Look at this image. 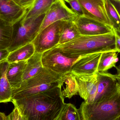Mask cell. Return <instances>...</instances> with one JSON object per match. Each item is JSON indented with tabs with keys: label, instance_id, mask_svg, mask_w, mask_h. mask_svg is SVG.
<instances>
[{
	"label": "cell",
	"instance_id": "cell-33",
	"mask_svg": "<svg viewBox=\"0 0 120 120\" xmlns=\"http://www.w3.org/2000/svg\"><path fill=\"white\" fill-rule=\"evenodd\" d=\"M64 0L65 1V2H67V3H68V2L69 1L71 0Z\"/></svg>",
	"mask_w": 120,
	"mask_h": 120
},
{
	"label": "cell",
	"instance_id": "cell-5",
	"mask_svg": "<svg viewBox=\"0 0 120 120\" xmlns=\"http://www.w3.org/2000/svg\"><path fill=\"white\" fill-rule=\"evenodd\" d=\"M46 14L27 19H22L13 25V41L10 52L32 43L39 33Z\"/></svg>",
	"mask_w": 120,
	"mask_h": 120
},
{
	"label": "cell",
	"instance_id": "cell-13",
	"mask_svg": "<svg viewBox=\"0 0 120 120\" xmlns=\"http://www.w3.org/2000/svg\"><path fill=\"white\" fill-rule=\"evenodd\" d=\"M27 11L12 0H0V19L12 25L21 20Z\"/></svg>",
	"mask_w": 120,
	"mask_h": 120
},
{
	"label": "cell",
	"instance_id": "cell-29",
	"mask_svg": "<svg viewBox=\"0 0 120 120\" xmlns=\"http://www.w3.org/2000/svg\"><path fill=\"white\" fill-rule=\"evenodd\" d=\"M10 53L8 49H0V62L7 60Z\"/></svg>",
	"mask_w": 120,
	"mask_h": 120
},
{
	"label": "cell",
	"instance_id": "cell-6",
	"mask_svg": "<svg viewBox=\"0 0 120 120\" xmlns=\"http://www.w3.org/2000/svg\"><path fill=\"white\" fill-rule=\"evenodd\" d=\"M78 58L67 57L59 48L55 47L42 53V62L44 68L65 75L71 72L73 65Z\"/></svg>",
	"mask_w": 120,
	"mask_h": 120
},
{
	"label": "cell",
	"instance_id": "cell-16",
	"mask_svg": "<svg viewBox=\"0 0 120 120\" xmlns=\"http://www.w3.org/2000/svg\"><path fill=\"white\" fill-rule=\"evenodd\" d=\"M10 63L7 60L0 62V102H11L12 90L7 78L6 73Z\"/></svg>",
	"mask_w": 120,
	"mask_h": 120
},
{
	"label": "cell",
	"instance_id": "cell-3",
	"mask_svg": "<svg viewBox=\"0 0 120 120\" xmlns=\"http://www.w3.org/2000/svg\"><path fill=\"white\" fill-rule=\"evenodd\" d=\"M64 81L65 75L43 68L35 76L23 81L19 88L12 90V100L62 87Z\"/></svg>",
	"mask_w": 120,
	"mask_h": 120
},
{
	"label": "cell",
	"instance_id": "cell-17",
	"mask_svg": "<svg viewBox=\"0 0 120 120\" xmlns=\"http://www.w3.org/2000/svg\"><path fill=\"white\" fill-rule=\"evenodd\" d=\"M81 35L74 21L62 20L61 25V36L58 45L69 43Z\"/></svg>",
	"mask_w": 120,
	"mask_h": 120
},
{
	"label": "cell",
	"instance_id": "cell-11",
	"mask_svg": "<svg viewBox=\"0 0 120 120\" xmlns=\"http://www.w3.org/2000/svg\"><path fill=\"white\" fill-rule=\"evenodd\" d=\"M85 9L87 17L113 27V24L107 13L105 0H78Z\"/></svg>",
	"mask_w": 120,
	"mask_h": 120
},
{
	"label": "cell",
	"instance_id": "cell-27",
	"mask_svg": "<svg viewBox=\"0 0 120 120\" xmlns=\"http://www.w3.org/2000/svg\"><path fill=\"white\" fill-rule=\"evenodd\" d=\"M16 4L26 10L30 9L36 0H12Z\"/></svg>",
	"mask_w": 120,
	"mask_h": 120
},
{
	"label": "cell",
	"instance_id": "cell-19",
	"mask_svg": "<svg viewBox=\"0 0 120 120\" xmlns=\"http://www.w3.org/2000/svg\"><path fill=\"white\" fill-rule=\"evenodd\" d=\"M35 52V47L32 42L10 52L7 60L10 63L27 60Z\"/></svg>",
	"mask_w": 120,
	"mask_h": 120
},
{
	"label": "cell",
	"instance_id": "cell-8",
	"mask_svg": "<svg viewBox=\"0 0 120 120\" xmlns=\"http://www.w3.org/2000/svg\"><path fill=\"white\" fill-rule=\"evenodd\" d=\"M79 17L64 0H57L46 13L39 33L54 22L61 20L74 21Z\"/></svg>",
	"mask_w": 120,
	"mask_h": 120
},
{
	"label": "cell",
	"instance_id": "cell-22",
	"mask_svg": "<svg viewBox=\"0 0 120 120\" xmlns=\"http://www.w3.org/2000/svg\"><path fill=\"white\" fill-rule=\"evenodd\" d=\"M118 52L111 51L102 53L98 68L99 73H108L109 69L113 67L116 68V64L118 61Z\"/></svg>",
	"mask_w": 120,
	"mask_h": 120
},
{
	"label": "cell",
	"instance_id": "cell-24",
	"mask_svg": "<svg viewBox=\"0 0 120 120\" xmlns=\"http://www.w3.org/2000/svg\"><path fill=\"white\" fill-rule=\"evenodd\" d=\"M58 120H82L79 109L73 104H66Z\"/></svg>",
	"mask_w": 120,
	"mask_h": 120
},
{
	"label": "cell",
	"instance_id": "cell-4",
	"mask_svg": "<svg viewBox=\"0 0 120 120\" xmlns=\"http://www.w3.org/2000/svg\"><path fill=\"white\" fill-rule=\"evenodd\" d=\"M79 110L82 120H116L120 116V90L104 101L92 104L83 101Z\"/></svg>",
	"mask_w": 120,
	"mask_h": 120
},
{
	"label": "cell",
	"instance_id": "cell-26",
	"mask_svg": "<svg viewBox=\"0 0 120 120\" xmlns=\"http://www.w3.org/2000/svg\"><path fill=\"white\" fill-rule=\"evenodd\" d=\"M68 3L70 4L71 8L79 16H85V9L78 0H71Z\"/></svg>",
	"mask_w": 120,
	"mask_h": 120
},
{
	"label": "cell",
	"instance_id": "cell-28",
	"mask_svg": "<svg viewBox=\"0 0 120 120\" xmlns=\"http://www.w3.org/2000/svg\"><path fill=\"white\" fill-rule=\"evenodd\" d=\"M115 37L116 47L118 52L120 53V31L113 29Z\"/></svg>",
	"mask_w": 120,
	"mask_h": 120
},
{
	"label": "cell",
	"instance_id": "cell-23",
	"mask_svg": "<svg viewBox=\"0 0 120 120\" xmlns=\"http://www.w3.org/2000/svg\"><path fill=\"white\" fill-rule=\"evenodd\" d=\"M64 82L66 85V87L62 91L63 97L71 98L78 93V85L74 75L71 72L65 75Z\"/></svg>",
	"mask_w": 120,
	"mask_h": 120
},
{
	"label": "cell",
	"instance_id": "cell-25",
	"mask_svg": "<svg viewBox=\"0 0 120 120\" xmlns=\"http://www.w3.org/2000/svg\"><path fill=\"white\" fill-rule=\"evenodd\" d=\"M105 6L108 17L113 24V29L120 31V15L110 0H105Z\"/></svg>",
	"mask_w": 120,
	"mask_h": 120
},
{
	"label": "cell",
	"instance_id": "cell-21",
	"mask_svg": "<svg viewBox=\"0 0 120 120\" xmlns=\"http://www.w3.org/2000/svg\"><path fill=\"white\" fill-rule=\"evenodd\" d=\"M13 25L0 19V49H8L12 45Z\"/></svg>",
	"mask_w": 120,
	"mask_h": 120
},
{
	"label": "cell",
	"instance_id": "cell-35",
	"mask_svg": "<svg viewBox=\"0 0 120 120\" xmlns=\"http://www.w3.org/2000/svg\"><path fill=\"white\" fill-rule=\"evenodd\" d=\"M26 120H27V119H26Z\"/></svg>",
	"mask_w": 120,
	"mask_h": 120
},
{
	"label": "cell",
	"instance_id": "cell-32",
	"mask_svg": "<svg viewBox=\"0 0 120 120\" xmlns=\"http://www.w3.org/2000/svg\"><path fill=\"white\" fill-rule=\"evenodd\" d=\"M9 120H13V113L12 111L8 115Z\"/></svg>",
	"mask_w": 120,
	"mask_h": 120
},
{
	"label": "cell",
	"instance_id": "cell-34",
	"mask_svg": "<svg viewBox=\"0 0 120 120\" xmlns=\"http://www.w3.org/2000/svg\"><path fill=\"white\" fill-rule=\"evenodd\" d=\"M116 120H120V116Z\"/></svg>",
	"mask_w": 120,
	"mask_h": 120
},
{
	"label": "cell",
	"instance_id": "cell-12",
	"mask_svg": "<svg viewBox=\"0 0 120 120\" xmlns=\"http://www.w3.org/2000/svg\"><path fill=\"white\" fill-rule=\"evenodd\" d=\"M102 52L80 57L72 66L71 72L75 75H92L96 74Z\"/></svg>",
	"mask_w": 120,
	"mask_h": 120
},
{
	"label": "cell",
	"instance_id": "cell-7",
	"mask_svg": "<svg viewBox=\"0 0 120 120\" xmlns=\"http://www.w3.org/2000/svg\"><path fill=\"white\" fill-rule=\"evenodd\" d=\"M62 20L54 22L39 32L32 43L35 52L42 53L57 46L61 36V25Z\"/></svg>",
	"mask_w": 120,
	"mask_h": 120
},
{
	"label": "cell",
	"instance_id": "cell-15",
	"mask_svg": "<svg viewBox=\"0 0 120 120\" xmlns=\"http://www.w3.org/2000/svg\"><path fill=\"white\" fill-rule=\"evenodd\" d=\"M74 75L78 85V94L86 101L98 81V73L92 75Z\"/></svg>",
	"mask_w": 120,
	"mask_h": 120
},
{
	"label": "cell",
	"instance_id": "cell-18",
	"mask_svg": "<svg viewBox=\"0 0 120 120\" xmlns=\"http://www.w3.org/2000/svg\"><path fill=\"white\" fill-rule=\"evenodd\" d=\"M42 53L35 52L27 60V65L23 73V81L35 76L43 68L42 62Z\"/></svg>",
	"mask_w": 120,
	"mask_h": 120
},
{
	"label": "cell",
	"instance_id": "cell-20",
	"mask_svg": "<svg viewBox=\"0 0 120 120\" xmlns=\"http://www.w3.org/2000/svg\"><path fill=\"white\" fill-rule=\"evenodd\" d=\"M57 0H36L32 7L27 11L23 19L36 17L46 14Z\"/></svg>",
	"mask_w": 120,
	"mask_h": 120
},
{
	"label": "cell",
	"instance_id": "cell-1",
	"mask_svg": "<svg viewBox=\"0 0 120 120\" xmlns=\"http://www.w3.org/2000/svg\"><path fill=\"white\" fill-rule=\"evenodd\" d=\"M61 87L12 100L27 120H58L65 103Z\"/></svg>",
	"mask_w": 120,
	"mask_h": 120
},
{
	"label": "cell",
	"instance_id": "cell-30",
	"mask_svg": "<svg viewBox=\"0 0 120 120\" xmlns=\"http://www.w3.org/2000/svg\"><path fill=\"white\" fill-rule=\"evenodd\" d=\"M120 15V0H110Z\"/></svg>",
	"mask_w": 120,
	"mask_h": 120
},
{
	"label": "cell",
	"instance_id": "cell-9",
	"mask_svg": "<svg viewBox=\"0 0 120 120\" xmlns=\"http://www.w3.org/2000/svg\"><path fill=\"white\" fill-rule=\"evenodd\" d=\"M97 73L98 76V85L96 94L92 104L108 100L120 90L115 75L108 72L102 73L98 72Z\"/></svg>",
	"mask_w": 120,
	"mask_h": 120
},
{
	"label": "cell",
	"instance_id": "cell-31",
	"mask_svg": "<svg viewBox=\"0 0 120 120\" xmlns=\"http://www.w3.org/2000/svg\"><path fill=\"white\" fill-rule=\"evenodd\" d=\"M117 71V73L116 75V79L117 80L118 83L119 85L120 88V64L118 66H116V68Z\"/></svg>",
	"mask_w": 120,
	"mask_h": 120
},
{
	"label": "cell",
	"instance_id": "cell-10",
	"mask_svg": "<svg viewBox=\"0 0 120 120\" xmlns=\"http://www.w3.org/2000/svg\"><path fill=\"white\" fill-rule=\"evenodd\" d=\"M74 22L81 35L98 36L114 32L113 27L85 16H79Z\"/></svg>",
	"mask_w": 120,
	"mask_h": 120
},
{
	"label": "cell",
	"instance_id": "cell-2",
	"mask_svg": "<svg viewBox=\"0 0 120 120\" xmlns=\"http://www.w3.org/2000/svg\"><path fill=\"white\" fill-rule=\"evenodd\" d=\"M56 47L66 56L70 58H79L89 54L107 51L118 52L114 32L98 36L81 35L69 43Z\"/></svg>",
	"mask_w": 120,
	"mask_h": 120
},
{
	"label": "cell",
	"instance_id": "cell-14",
	"mask_svg": "<svg viewBox=\"0 0 120 120\" xmlns=\"http://www.w3.org/2000/svg\"><path fill=\"white\" fill-rule=\"evenodd\" d=\"M27 60L10 63L6 75L12 90L20 87L23 82V77Z\"/></svg>",
	"mask_w": 120,
	"mask_h": 120
}]
</instances>
